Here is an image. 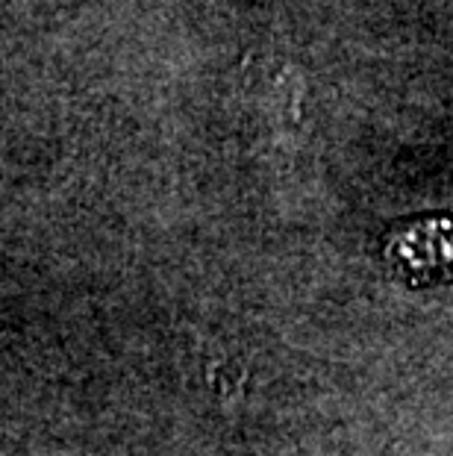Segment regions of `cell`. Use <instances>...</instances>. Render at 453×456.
<instances>
[{
	"label": "cell",
	"instance_id": "6da1fadb",
	"mask_svg": "<svg viewBox=\"0 0 453 456\" xmlns=\"http://www.w3.org/2000/svg\"><path fill=\"white\" fill-rule=\"evenodd\" d=\"M385 259L407 286H436L453 280V218H418L389 236Z\"/></svg>",
	"mask_w": 453,
	"mask_h": 456
}]
</instances>
